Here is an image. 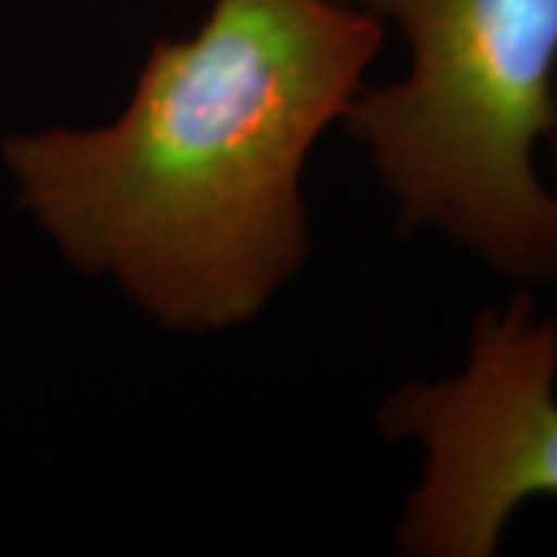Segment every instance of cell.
Instances as JSON below:
<instances>
[{
    "label": "cell",
    "instance_id": "obj_1",
    "mask_svg": "<svg viewBox=\"0 0 557 557\" xmlns=\"http://www.w3.org/2000/svg\"><path fill=\"white\" fill-rule=\"evenodd\" d=\"M381 44L347 0H214L193 35L152 44L119 119L16 134L0 156L75 270L164 329L226 332L304 267L307 159Z\"/></svg>",
    "mask_w": 557,
    "mask_h": 557
},
{
    "label": "cell",
    "instance_id": "obj_2",
    "mask_svg": "<svg viewBox=\"0 0 557 557\" xmlns=\"http://www.w3.org/2000/svg\"><path fill=\"white\" fill-rule=\"evenodd\" d=\"M409 72L362 87L347 127L397 205L520 285L557 282V196L539 171L557 78V0H362Z\"/></svg>",
    "mask_w": 557,
    "mask_h": 557
},
{
    "label": "cell",
    "instance_id": "obj_3",
    "mask_svg": "<svg viewBox=\"0 0 557 557\" xmlns=\"http://www.w3.org/2000/svg\"><path fill=\"white\" fill-rule=\"evenodd\" d=\"M387 440L421 449L397 527L409 557H493L527 502L557 498V317L527 288L471 322L465 366L381 403Z\"/></svg>",
    "mask_w": 557,
    "mask_h": 557
},
{
    "label": "cell",
    "instance_id": "obj_4",
    "mask_svg": "<svg viewBox=\"0 0 557 557\" xmlns=\"http://www.w3.org/2000/svg\"><path fill=\"white\" fill-rule=\"evenodd\" d=\"M545 149H548V159H552V180H548V186H552V193L557 196V78H555V90H552V115H548V131H545V143H542Z\"/></svg>",
    "mask_w": 557,
    "mask_h": 557
},
{
    "label": "cell",
    "instance_id": "obj_5",
    "mask_svg": "<svg viewBox=\"0 0 557 557\" xmlns=\"http://www.w3.org/2000/svg\"><path fill=\"white\" fill-rule=\"evenodd\" d=\"M347 3H357V7H362V0H347Z\"/></svg>",
    "mask_w": 557,
    "mask_h": 557
}]
</instances>
